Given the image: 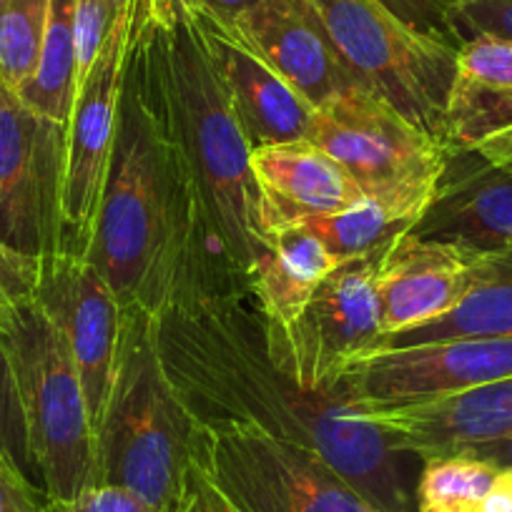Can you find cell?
Returning a JSON list of instances; mask_svg holds the SVG:
<instances>
[{
  "mask_svg": "<svg viewBox=\"0 0 512 512\" xmlns=\"http://www.w3.org/2000/svg\"><path fill=\"white\" fill-rule=\"evenodd\" d=\"M251 174L262 191L259 224L264 244L277 226L302 216L337 214L364 199L342 166L309 139L254 149Z\"/></svg>",
  "mask_w": 512,
  "mask_h": 512,
  "instance_id": "obj_19",
  "label": "cell"
},
{
  "mask_svg": "<svg viewBox=\"0 0 512 512\" xmlns=\"http://www.w3.org/2000/svg\"><path fill=\"white\" fill-rule=\"evenodd\" d=\"M154 41L179 136L214 226L241 277H254L267 251L259 224L262 191L251 174V144L186 0H156Z\"/></svg>",
  "mask_w": 512,
  "mask_h": 512,
  "instance_id": "obj_3",
  "label": "cell"
},
{
  "mask_svg": "<svg viewBox=\"0 0 512 512\" xmlns=\"http://www.w3.org/2000/svg\"><path fill=\"white\" fill-rule=\"evenodd\" d=\"M48 0H0V83L21 91L36 73Z\"/></svg>",
  "mask_w": 512,
  "mask_h": 512,
  "instance_id": "obj_26",
  "label": "cell"
},
{
  "mask_svg": "<svg viewBox=\"0 0 512 512\" xmlns=\"http://www.w3.org/2000/svg\"><path fill=\"white\" fill-rule=\"evenodd\" d=\"M123 6H126V0H76L73 23H76L78 81L96 61L108 33L113 31L118 16L123 13Z\"/></svg>",
  "mask_w": 512,
  "mask_h": 512,
  "instance_id": "obj_30",
  "label": "cell"
},
{
  "mask_svg": "<svg viewBox=\"0 0 512 512\" xmlns=\"http://www.w3.org/2000/svg\"><path fill=\"white\" fill-rule=\"evenodd\" d=\"M231 26L314 108L359 83L302 0H259Z\"/></svg>",
  "mask_w": 512,
  "mask_h": 512,
  "instance_id": "obj_18",
  "label": "cell"
},
{
  "mask_svg": "<svg viewBox=\"0 0 512 512\" xmlns=\"http://www.w3.org/2000/svg\"><path fill=\"white\" fill-rule=\"evenodd\" d=\"M111 166L88 259L121 307H166L249 292L209 214L179 136L154 41L156 0H134Z\"/></svg>",
  "mask_w": 512,
  "mask_h": 512,
  "instance_id": "obj_1",
  "label": "cell"
},
{
  "mask_svg": "<svg viewBox=\"0 0 512 512\" xmlns=\"http://www.w3.org/2000/svg\"><path fill=\"white\" fill-rule=\"evenodd\" d=\"M512 377V339L457 337L379 347L339 372L337 384L354 407L440 400Z\"/></svg>",
  "mask_w": 512,
  "mask_h": 512,
  "instance_id": "obj_12",
  "label": "cell"
},
{
  "mask_svg": "<svg viewBox=\"0 0 512 512\" xmlns=\"http://www.w3.org/2000/svg\"><path fill=\"white\" fill-rule=\"evenodd\" d=\"M196 422L176 395L159 347V317L123 307L106 410L96 427V485L179 512L194 472Z\"/></svg>",
  "mask_w": 512,
  "mask_h": 512,
  "instance_id": "obj_4",
  "label": "cell"
},
{
  "mask_svg": "<svg viewBox=\"0 0 512 512\" xmlns=\"http://www.w3.org/2000/svg\"><path fill=\"white\" fill-rule=\"evenodd\" d=\"M194 467L239 512H374L327 462L251 425H196Z\"/></svg>",
  "mask_w": 512,
  "mask_h": 512,
  "instance_id": "obj_8",
  "label": "cell"
},
{
  "mask_svg": "<svg viewBox=\"0 0 512 512\" xmlns=\"http://www.w3.org/2000/svg\"><path fill=\"white\" fill-rule=\"evenodd\" d=\"M357 410L400 450L432 460L512 435V377L440 400Z\"/></svg>",
  "mask_w": 512,
  "mask_h": 512,
  "instance_id": "obj_16",
  "label": "cell"
},
{
  "mask_svg": "<svg viewBox=\"0 0 512 512\" xmlns=\"http://www.w3.org/2000/svg\"><path fill=\"white\" fill-rule=\"evenodd\" d=\"M46 495L16 467L0 460V512H43Z\"/></svg>",
  "mask_w": 512,
  "mask_h": 512,
  "instance_id": "obj_32",
  "label": "cell"
},
{
  "mask_svg": "<svg viewBox=\"0 0 512 512\" xmlns=\"http://www.w3.org/2000/svg\"><path fill=\"white\" fill-rule=\"evenodd\" d=\"M43 512H159L134 492L113 485H93L68 500H46Z\"/></svg>",
  "mask_w": 512,
  "mask_h": 512,
  "instance_id": "obj_31",
  "label": "cell"
},
{
  "mask_svg": "<svg viewBox=\"0 0 512 512\" xmlns=\"http://www.w3.org/2000/svg\"><path fill=\"white\" fill-rule=\"evenodd\" d=\"M179 512H239L219 495L214 485L201 475L194 467L189 480V490H186L184 505H181Z\"/></svg>",
  "mask_w": 512,
  "mask_h": 512,
  "instance_id": "obj_33",
  "label": "cell"
},
{
  "mask_svg": "<svg viewBox=\"0 0 512 512\" xmlns=\"http://www.w3.org/2000/svg\"><path fill=\"white\" fill-rule=\"evenodd\" d=\"M457 337L512 339V249L477 256L465 297L445 317L384 339L382 347H407Z\"/></svg>",
  "mask_w": 512,
  "mask_h": 512,
  "instance_id": "obj_22",
  "label": "cell"
},
{
  "mask_svg": "<svg viewBox=\"0 0 512 512\" xmlns=\"http://www.w3.org/2000/svg\"><path fill=\"white\" fill-rule=\"evenodd\" d=\"M43 279V259L0 241V329L18 309L38 299Z\"/></svg>",
  "mask_w": 512,
  "mask_h": 512,
  "instance_id": "obj_29",
  "label": "cell"
},
{
  "mask_svg": "<svg viewBox=\"0 0 512 512\" xmlns=\"http://www.w3.org/2000/svg\"><path fill=\"white\" fill-rule=\"evenodd\" d=\"M136 31V3L126 0L83 78L78 81L71 118L66 123V171H63V249L88 256L96 231L98 206L111 166L121 111L123 78Z\"/></svg>",
  "mask_w": 512,
  "mask_h": 512,
  "instance_id": "obj_11",
  "label": "cell"
},
{
  "mask_svg": "<svg viewBox=\"0 0 512 512\" xmlns=\"http://www.w3.org/2000/svg\"><path fill=\"white\" fill-rule=\"evenodd\" d=\"M455 455H472L480 457V460L490 462L497 470H512V435L505 437V440L497 442H485V445L467 447V450L455 452Z\"/></svg>",
  "mask_w": 512,
  "mask_h": 512,
  "instance_id": "obj_35",
  "label": "cell"
},
{
  "mask_svg": "<svg viewBox=\"0 0 512 512\" xmlns=\"http://www.w3.org/2000/svg\"><path fill=\"white\" fill-rule=\"evenodd\" d=\"M159 347L196 425H251L327 462L374 512H417L425 460L364 420L339 384L307 390L282 372L251 292L171 304L159 314Z\"/></svg>",
  "mask_w": 512,
  "mask_h": 512,
  "instance_id": "obj_2",
  "label": "cell"
},
{
  "mask_svg": "<svg viewBox=\"0 0 512 512\" xmlns=\"http://www.w3.org/2000/svg\"><path fill=\"white\" fill-rule=\"evenodd\" d=\"M390 3L405 21H410L415 28L435 36L440 16L452 3H457V0H390Z\"/></svg>",
  "mask_w": 512,
  "mask_h": 512,
  "instance_id": "obj_34",
  "label": "cell"
},
{
  "mask_svg": "<svg viewBox=\"0 0 512 512\" xmlns=\"http://www.w3.org/2000/svg\"><path fill=\"white\" fill-rule=\"evenodd\" d=\"M292 224L312 231L327 246L329 254L337 256L339 262H352V259H362V256L379 254L397 236L412 229V221L402 219L400 214L372 199H362L359 204L337 211V214L302 216Z\"/></svg>",
  "mask_w": 512,
  "mask_h": 512,
  "instance_id": "obj_24",
  "label": "cell"
},
{
  "mask_svg": "<svg viewBox=\"0 0 512 512\" xmlns=\"http://www.w3.org/2000/svg\"><path fill=\"white\" fill-rule=\"evenodd\" d=\"M26 422L28 450L46 500H68L98 482L96 427L66 337L38 302L0 329Z\"/></svg>",
  "mask_w": 512,
  "mask_h": 512,
  "instance_id": "obj_5",
  "label": "cell"
},
{
  "mask_svg": "<svg viewBox=\"0 0 512 512\" xmlns=\"http://www.w3.org/2000/svg\"><path fill=\"white\" fill-rule=\"evenodd\" d=\"M379 256L382 251L334 269L287 327L267 322L272 359L307 390H332L347 364L382 347L384 332L374 287Z\"/></svg>",
  "mask_w": 512,
  "mask_h": 512,
  "instance_id": "obj_9",
  "label": "cell"
},
{
  "mask_svg": "<svg viewBox=\"0 0 512 512\" xmlns=\"http://www.w3.org/2000/svg\"><path fill=\"white\" fill-rule=\"evenodd\" d=\"M482 512H512V470L497 472V480L487 495Z\"/></svg>",
  "mask_w": 512,
  "mask_h": 512,
  "instance_id": "obj_36",
  "label": "cell"
},
{
  "mask_svg": "<svg viewBox=\"0 0 512 512\" xmlns=\"http://www.w3.org/2000/svg\"><path fill=\"white\" fill-rule=\"evenodd\" d=\"M199 21L206 48L229 91L231 106L251 149L307 136L314 106L264 61L234 26L204 6L186 0Z\"/></svg>",
  "mask_w": 512,
  "mask_h": 512,
  "instance_id": "obj_15",
  "label": "cell"
},
{
  "mask_svg": "<svg viewBox=\"0 0 512 512\" xmlns=\"http://www.w3.org/2000/svg\"><path fill=\"white\" fill-rule=\"evenodd\" d=\"M73 8H76V0H48L41 61H38L31 81L21 91H16L28 108L61 123V126H66L68 118H71L73 98L78 91V48Z\"/></svg>",
  "mask_w": 512,
  "mask_h": 512,
  "instance_id": "obj_23",
  "label": "cell"
},
{
  "mask_svg": "<svg viewBox=\"0 0 512 512\" xmlns=\"http://www.w3.org/2000/svg\"><path fill=\"white\" fill-rule=\"evenodd\" d=\"M497 467L472 455L425 460L417 480V512H482Z\"/></svg>",
  "mask_w": 512,
  "mask_h": 512,
  "instance_id": "obj_25",
  "label": "cell"
},
{
  "mask_svg": "<svg viewBox=\"0 0 512 512\" xmlns=\"http://www.w3.org/2000/svg\"><path fill=\"white\" fill-rule=\"evenodd\" d=\"M38 304L56 322L73 354L93 427L111 392L123 307L88 256L58 251L43 262Z\"/></svg>",
  "mask_w": 512,
  "mask_h": 512,
  "instance_id": "obj_14",
  "label": "cell"
},
{
  "mask_svg": "<svg viewBox=\"0 0 512 512\" xmlns=\"http://www.w3.org/2000/svg\"><path fill=\"white\" fill-rule=\"evenodd\" d=\"M349 71L427 134L442 141V116L457 48L412 26L390 0H302Z\"/></svg>",
  "mask_w": 512,
  "mask_h": 512,
  "instance_id": "obj_7",
  "label": "cell"
},
{
  "mask_svg": "<svg viewBox=\"0 0 512 512\" xmlns=\"http://www.w3.org/2000/svg\"><path fill=\"white\" fill-rule=\"evenodd\" d=\"M304 139L332 156L364 199L412 224L432 201L445 166L442 141L362 83L314 108Z\"/></svg>",
  "mask_w": 512,
  "mask_h": 512,
  "instance_id": "obj_6",
  "label": "cell"
},
{
  "mask_svg": "<svg viewBox=\"0 0 512 512\" xmlns=\"http://www.w3.org/2000/svg\"><path fill=\"white\" fill-rule=\"evenodd\" d=\"M0 460L16 467L18 472H23L41 490L36 467H33L31 460V450H28L26 422H23L16 379H13V369L3 344H0Z\"/></svg>",
  "mask_w": 512,
  "mask_h": 512,
  "instance_id": "obj_28",
  "label": "cell"
},
{
  "mask_svg": "<svg viewBox=\"0 0 512 512\" xmlns=\"http://www.w3.org/2000/svg\"><path fill=\"white\" fill-rule=\"evenodd\" d=\"M342 264L309 229L279 226L267 234V251L256 262L251 294L269 324L287 327L304 312L319 284Z\"/></svg>",
  "mask_w": 512,
  "mask_h": 512,
  "instance_id": "obj_21",
  "label": "cell"
},
{
  "mask_svg": "<svg viewBox=\"0 0 512 512\" xmlns=\"http://www.w3.org/2000/svg\"><path fill=\"white\" fill-rule=\"evenodd\" d=\"M435 36L455 48L480 36L512 41V0H457L440 16Z\"/></svg>",
  "mask_w": 512,
  "mask_h": 512,
  "instance_id": "obj_27",
  "label": "cell"
},
{
  "mask_svg": "<svg viewBox=\"0 0 512 512\" xmlns=\"http://www.w3.org/2000/svg\"><path fill=\"white\" fill-rule=\"evenodd\" d=\"M199 6H204L206 11H211L214 16L224 18V21H236L244 11H249L251 6H256L259 0H194Z\"/></svg>",
  "mask_w": 512,
  "mask_h": 512,
  "instance_id": "obj_37",
  "label": "cell"
},
{
  "mask_svg": "<svg viewBox=\"0 0 512 512\" xmlns=\"http://www.w3.org/2000/svg\"><path fill=\"white\" fill-rule=\"evenodd\" d=\"M66 126L0 83V241L51 259L63 249Z\"/></svg>",
  "mask_w": 512,
  "mask_h": 512,
  "instance_id": "obj_10",
  "label": "cell"
},
{
  "mask_svg": "<svg viewBox=\"0 0 512 512\" xmlns=\"http://www.w3.org/2000/svg\"><path fill=\"white\" fill-rule=\"evenodd\" d=\"M512 144V41L480 36L457 48L442 116L445 151Z\"/></svg>",
  "mask_w": 512,
  "mask_h": 512,
  "instance_id": "obj_20",
  "label": "cell"
},
{
  "mask_svg": "<svg viewBox=\"0 0 512 512\" xmlns=\"http://www.w3.org/2000/svg\"><path fill=\"white\" fill-rule=\"evenodd\" d=\"M475 259L410 229L397 236L379 256L374 277L384 339L445 317L465 297Z\"/></svg>",
  "mask_w": 512,
  "mask_h": 512,
  "instance_id": "obj_17",
  "label": "cell"
},
{
  "mask_svg": "<svg viewBox=\"0 0 512 512\" xmlns=\"http://www.w3.org/2000/svg\"><path fill=\"white\" fill-rule=\"evenodd\" d=\"M410 231L470 256L512 249V144L445 151L432 201Z\"/></svg>",
  "mask_w": 512,
  "mask_h": 512,
  "instance_id": "obj_13",
  "label": "cell"
}]
</instances>
